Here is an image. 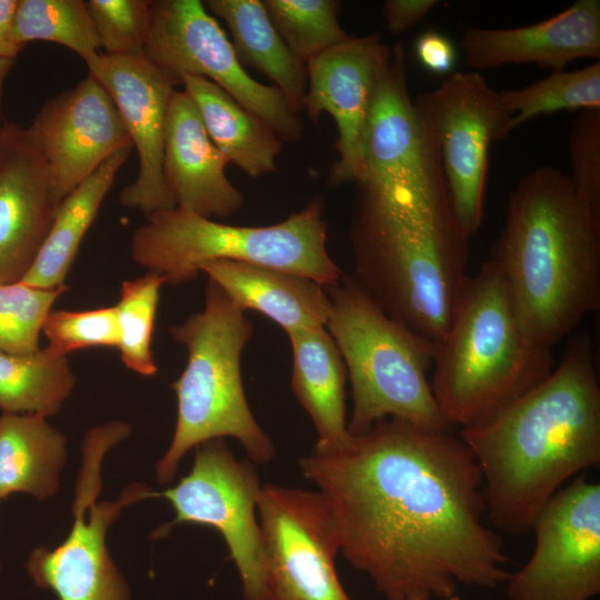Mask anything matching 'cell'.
<instances>
[{"instance_id": "6da1fadb", "label": "cell", "mask_w": 600, "mask_h": 600, "mask_svg": "<svg viewBox=\"0 0 600 600\" xmlns=\"http://www.w3.org/2000/svg\"><path fill=\"white\" fill-rule=\"evenodd\" d=\"M329 511L339 552L386 600H431L510 577L484 522L479 467L459 434L389 418L342 448L299 460Z\"/></svg>"}, {"instance_id": "7a4b0ae2", "label": "cell", "mask_w": 600, "mask_h": 600, "mask_svg": "<svg viewBox=\"0 0 600 600\" xmlns=\"http://www.w3.org/2000/svg\"><path fill=\"white\" fill-rule=\"evenodd\" d=\"M459 437L481 472L491 523L510 534L530 531L570 479L600 463V386L589 336H574L542 382Z\"/></svg>"}, {"instance_id": "3957f363", "label": "cell", "mask_w": 600, "mask_h": 600, "mask_svg": "<svg viewBox=\"0 0 600 600\" xmlns=\"http://www.w3.org/2000/svg\"><path fill=\"white\" fill-rule=\"evenodd\" d=\"M491 261L517 318L552 349L600 304V216L551 166L528 172L510 193Z\"/></svg>"}, {"instance_id": "277c9868", "label": "cell", "mask_w": 600, "mask_h": 600, "mask_svg": "<svg viewBox=\"0 0 600 600\" xmlns=\"http://www.w3.org/2000/svg\"><path fill=\"white\" fill-rule=\"evenodd\" d=\"M469 240L450 196L387 199L360 190L352 278L386 314L437 344L469 277Z\"/></svg>"}, {"instance_id": "5b68a950", "label": "cell", "mask_w": 600, "mask_h": 600, "mask_svg": "<svg viewBox=\"0 0 600 600\" xmlns=\"http://www.w3.org/2000/svg\"><path fill=\"white\" fill-rule=\"evenodd\" d=\"M554 366L552 349L523 331L501 272L489 259L468 277L434 347L430 386L446 422L466 429L498 414Z\"/></svg>"}, {"instance_id": "8992f818", "label": "cell", "mask_w": 600, "mask_h": 600, "mask_svg": "<svg viewBox=\"0 0 600 600\" xmlns=\"http://www.w3.org/2000/svg\"><path fill=\"white\" fill-rule=\"evenodd\" d=\"M203 310L169 327L188 351L187 366L172 383L177 421L171 443L156 467L160 483H170L183 456L212 439H236L254 464L276 457L271 439L253 417L243 390L241 354L253 326L212 280L206 284Z\"/></svg>"}, {"instance_id": "52a82bcc", "label": "cell", "mask_w": 600, "mask_h": 600, "mask_svg": "<svg viewBox=\"0 0 600 600\" xmlns=\"http://www.w3.org/2000/svg\"><path fill=\"white\" fill-rule=\"evenodd\" d=\"M321 197L270 226L218 222L174 207L146 214L132 234L137 264L173 286L193 281L199 266L231 260L268 266L308 277L323 287L337 284L343 272L327 250V220Z\"/></svg>"}, {"instance_id": "ba28073f", "label": "cell", "mask_w": 600, "mask_h": 600, "mask_svg": "<svg viewBox=\"0 0 600 600\" xmlns=\"http://www.w3.org/2000/svg\"><path fill=\"white\" fill-rule=\"evenodd\" d=\"M326 290L330 298L326 329L351 387L349 433L360 434L389 418L452 429L430 386L436 344L386 314L352 276L343 273Z\"/></svg>"}, {"instance_id": "9c48e42d", "label": "cell", "mask_w": 600, "mask_h": 600, "mask_svg": "<svg viewBox=\"0 0 600 600\" xmlns=\"http://www.w3.org/2000/svg\"><path fill=\"white\" fill-rule=\"evenodd\" d=\"M129 433L130 426L119 421L94 427L86 433L69 534L54 549H34L26 564L34 583L53 591L59 600L130 598L128 586L109 556L107 530L126 507L158 497V492L132 483L123 489L117 500L98 502L103 458L111 447Z\"/></svg>"}, {"instance_id": "30bf717a", "label": "cell", "mask_w": 600, "mask_h": 600, "mask_svg": "<svg viewBox=\"0 0 600 600\" xmlns=\"http://www.w3.org/2000/svg\"><path fill=\"white\" fill-rule=\"evenodd\" d=\"M143 54L182 80L202 77L226 91L286 141L300 139L303 122L274 86L254 80L231 41L199 0L151 1Z\"/></svg>"}, {"instance_id": "8fae6325", "label": "cell", "mask_w": 600, "mask_h": 600, "mask_svg": "<svg viewBox=\"0 0 600 600\" xmlns=\"http://www.w3.org/2000/svg\"><path fill=\"white\" fill-rule=\"evenodd\" d=\"M361 190L396 198L449 192L438 134L420 94L411 100L401 43L382 67L364 136Z\"/></svg>"}, {"instance_id": "7c38bea8", "label": "cell", "mask_w": 600, "mask_h": 600, "mask_svg": "<svg viewBox=\"0 0 600 600\" xmlns=\"http://www.w3.org/2000/svg\"><path fill=\"white\" fill-rule=\"evenodd\" d=\"M261 489L254 463L238 460L224 439L200 443L190 472L158 492L171 503L176 517L154 536L163 537L178 523L216 529L239 572L244 600H260L263 548L257 508Z\"/></svg>"}, {"instance_id": "4fadbf2b", "label": "cell", "mask_w": 600, "mask_h": 600, "mask_svg": "<svg viewBox=\"0 0 600 600\" xmlns=\"http://www.w3.org/2000/svg\"><path fill=\"white\" fill-rule=\"evenodd\" d=\"M257 511L263 548L260 600H351L336 570L339 543L318 491L266 484Z\"/></svg>"}, {"instance_id": "5bb4252c", "label": "cell", "mask_w": 600, "mask_h": 600, "mask_svg": "<svg viewBox=\"0 0 600 600\" xmlns=\"http://www.w3.org/2000/svg\"><path fill=\"white\" fill-rule=\"evenodd\" d=\"M532 553L506 581L509 600H590L600 592V486L576 478L541 509Z\"/></svg>"}, {"instance_id": "9a60e30c", "label": "cell", "mask_w": 600, "mask_h": 600, "mask_svg": "<svg viewBox=\"0 0 600 600\" xmlns=\"http://www.w3.org/2000/svg\"><path fill=\"white\" fill-rule=\"evenodd\" d=\"M421 96L438 134L454 214L470 239L484 217L490 147L508 136L511 114L500 92L478 71L450 73L438 88Z\"/></svg>"}, {"instance_id": "2e32d148", "label": "cell", "mask_w": 600, "mask_h": 600, "mask_svg": "<svg viewBox=\"0 0 600 600\" xmlns=\"http://www.w3.org/2000/svg\"><path fill=\"white\" fill-rule=\"evenodd\" d=\"M391 54L378 33L352 38L306 63L303 111L312 122L333 119L339 158L329 173L333 187L360 183L364 176V136L380 71Z\"/></svg>"}, {"instance_id": "e0dca14e", "label": "cell", "mask_w": 600, "mask_h": 600, "mask_svg": "<svg viewBox=\"0 0 600 600\" xmlns=\"http://www.w3.org/2000/svg\"><path fill=\"white\" fill-rule=\"evenodd\" d=\"M87 67L112 98L138 153V174L122 190L121 204L144 214L174 208L163 179V140L169 101L181 80L144 54L99 53Z\"/></svg>"}, {"instance_id": "ac0fdd59", "label": "cell", "mask_w": 600, "mask_h": 600, "mask_svg": "<svg viewBox=\"0 0 600 600\" xmlns=\"http://www.w3.org/2000/svg\"><path fill=\"white\" fill-rule=\"evenodd\" d=\"M26 131L47 162L59 203L111 156L133 148L112 98L90 76L49 99Z\"/></svg>"}, {"instance_id": "d6986e66", "label": "cell", "mask_w": 600, "mask_h": 600, "mask_svg": "<svg viewBox=\"0 0 600 600\" xmlns=\"http://www.w3.org/2000/svg\"><path fill=\"white\" fill-rule=\"evenodd\" d=\"M460 48L473 71L509 63L561 70L583 58H600V1L578 0L556 16L524 27L469 26Z\"/></svg>"}, {"instance_id": "ffe728a7", "label": "cell", "mask_w": 600, "mask_h": 600, "mask_svg": "<svg viewBox=\"0 0 600 600\" xmlns=\"http://www.w3.org/2000/svg\"><path fill=\"white\" fill-rule=\"evenodd\" d=\"M59 204L47 162L23 129L0 159V283L26 277Z\"/></svg>"}, {"instance_id": "44dd1931", "label": "cell", "mask_w": 600, "mask_h": 600, "mask_svg": "<svg viewBox=\"0 0 600 600\" xmlns=\"http://www.w3.org/2000/svg\"><path fill=\"white\" fill-rule=\"evenodd\" d=\"M228 163L191 98L177 89L169 101L163 140V179L174 206L207 218L238 212L244 198L226 176Z\"/></svg>"}, {"instance_id": "7402d4cb", "label": "cell", "mask_w": 600, "mask_h": 600, "mask_svg": "<svg viewBox=\"0 0 600 600\" xmlns=\"http://www.w3.org/2000/svg\"><path fill=\"white\" fill-rule=\"evenodd\" d=\"M243 311L254 310L274 321L286 333L326 327L330 298L314 280L268 266L231 260L199 266Z\"/></svg>"}, {"instance_id": "603a6c76", "label": "cell", "mask_w": 600, "mask_h": 600, "mask_svg": "<svg viewBox=\"0 0 600 600\" xmlns=\"http://www.w3.org/2000/svg\"><path fill=\"white\" fill-rule=\"evenodd\" d=\"M292 352L291 389L310 416L316 451L342 448L350 440L346 414L347 369L326 327L287 333Z\"/></svg>"}, {"instance_id": "cb8c5ba5", "label": "cell", "mask_w": 600, "mask_h": 600, "mask_svg": "<svg viewBox=\"0 0 600 600\" xmlns=\"http://www.w3.org/2000/svg\"><path fill=\"white\" fill-rule=\"evenodd\" d=\"M181 82L228 162L251 178L276 170L282 140L268 124L206 78L186 76Z\"/></svg>"}, {"instance_id": "d4e9b609", "label": "cell", "mask_w": 600, "mask_h": 600, "mask_svg": "<svg viewBox=\"0 0 600 600\" xmlns=\"http://www.w3.org/2000/svg\"><path fill=\"white\" fill-rule=\"evenodd\" d=\"M204 6L227 23L240 63L263 73L282 93L293 112H302L307 90L306 67L278 33L263 2L208 0Z\"/></svg>"}, {"instance_id": "484cf974", "label": "cell", "mask_w": 600, "mask_h": 600, "mask_svg": "<svg viewBox=\"0 0 600 600\" xmlns=\"http://www.w3.org/2000/svg\"><path fill=\"white\" fill-rule=\"evenodd\" d=\"M66 437L38 414L0 416V499L24 492L39 500L59 488Z\"/></svg>"}, {"instance_id": "4316f807", "label": "cell", "mask_w": 600, "mask_h": 600, "mask_svg": "<svg viewBox=\"0 0 600 600\" xmlns=\"http://www.w3.org/2000/svg\"><path fill=\"white\" fill-rule=\"evenodd\" d=\"M132 149L111 156L61 201L32 267L20 282L43 289L66 286L79 247Z\"/></svg>"}, {"instance_id": "83f0119b", "label": "cell", "mask_w": 600, "mask_h": 600, "mask_svg": "<svg viewBox=\"0 0 600 600\" xmlns=\"http://www.w3.org/2000/svg\"><path fill=\"white\" fill-rule=\"evenodd\" d=\"M76 383L68 357L47 346L28 354L0 351L2 412L56 414Z\"/></svg>"}, {"instance_id": "f1b7e54d", "label": "cell", "mask_w": 600, "mask_h": 600, "mask_svg": "<svg viewBox=\"0 0 600 600\" xmlns=\"http://www.w3.org/2000/svg\"><path fill=\"white\" fill-rule=\"evenodd\" d=\"M16 39L53 42L77 53L86 64L98 56L100 41L83 0H19Z\"/></svg>"}, {"instance_id": "f546056e", "label": "cell", "mask_w": 600, "mask_h": 600, "mask_svg": "<svg viewBox=\"0 0 600 600\" xmlns=\"http://www.w3.org/2000/svg\"><path fill=\"white\" fill-rule=\"evenodd\" d=\"M500 97L511 114L507 134L540 114L600 109V62L574 71L553 70L522 89L500 91Z\"/></svg>"}, {"instance_id": "4dcf8cb0", "label": "cell", "mask_w": 600, "mask_h": 600, "mask_svg": "<svg viewBox=\"0 0 600 600\" xmlns=\"http://www.w3.org/2000/svg\"><path fill=\"white\" fill-rule=\"evenodd\" d=\"M278 33L291 53L306 66L313 57L347 40L336 0L262 1Z\"/></svg>"}, {"instance_id": "1f68e13d", "label": "cell", "mask_w": 600, "mask_h": 600, "mask_svg": "<svg viewBox=\"0 0 600 600\" xmlns=\"http://www.w3.org/2000/svg\"><path fill=\"white\" fill-rule=\"evenodd\" d=\"M166 283L162 276L148 271L121 284L120 300L114 306L119 327L120 356L126 367L142 376L158 371L151 338L160 298Z\"/></svg>"}, {"instance_id": "d6a6232c", "label": "cell", "mask_w": 600, "mask_h": 600, "mask_svg": "<svg viewBox=\"0 0 600 600\" xmlns=\"http://www.w3.org/2000/svg\"><path fill=\"white\" fill-rule=\"evenodd\" d=\"M66 290L67 286L43 289L23 282L0 283V351L12 354L38 351L43 323Z\"/></svg>"}, {"instance_id": "836d02e7", "label": "cell", "mask_w": 600, "mask_h": 600, "mask_svg": "<svg viewBox=\"0 0 600 600\" xmlns=\"http://www.w3.org/2000/svg\"><path fill=\"white\" fill-rule=\"evenodd\" d=\"M87 7L103 53L143 54L150 28L151 1L89 0Z\"/></svg>"}, {"instance_id": "e575fe53", "label": "cell", "mask_w": 600, "mask_h": 600, "mask_svg": "<svg viewBox=\"0 0 600 600\" xmlns=\"http://www.w3.org/2000/svg\"><path fill=\"white\" fill-rule=\"evenodd\" d=\"M42 332L48 346L66 356L80 349L119 344L114 306L82 311L51 310Z\"/></svg>"}, {"instance_id": "d590c367", "label": "cell", "mask_w": 600, "mask_h": 600, "mask_svg": "<svg viewBox=\"0 0 600 600\" xmlns=\"http://www.w3.org/2000/svg\"><path fill=\"white\" fill-rule=\"evenodd\" d=\"M569 156L574 190L600 216V109L582 110L573 119Z\"/></svg>"}, {"instance_id": "8d00e7d4", "label": "cell", "mask_w": 600, "mask_h": 600, "mask_svg": "<svg viewBox=\"0 0 600 600\" xmlns=\"http://www.w3.org/2000/svg\"><path fill=\"white\" fill-rule=\"evenodd\" d=\"M414 53L421 66L436 74L450 73L457 60L453 44L438 31L420 34L414 43Z\"/></svg>"}, {"instance_id": "74e56055", "label": "cell", "mask_w": 600, "mask_h": 600, "mask_svg": "<svg viewBox=\"0 0 600 600\" xmlns=\"http://www.w3.org/2000/svg\"><path fill=\"white\" fill-rule=\"evenodd\" d=\"M438 4V0H387L382 11L389 32L396 36L403 33Z\"/></svg>"}, {"instance_id": "f35d334b", "label": "cell", "mask_w": 600, "mask_h": 600, "mask_svg": "<svg viewBox=\"0 0 600 600\" xmlns=\"http://www.w3.org/2000/svg\"><path fill=\"white\" fill-rule=\"evenodd\" d=\"M19 0H0V58L14 60L23 50L16 39V12Z\"/></svg>"}, {"instance_id": "ab89813d", "label": "cell", "mask_w": 600, "mask_h": 600, "mask_svg": "<svg viewBox=\"0 0 600 600\" xmlns=\"http://www.w3.org/2000/svg\"><path fill=\"white\" fill-rule=\"evenodd\" d=\"M23 129L14 122H3L0 126V159L16 144Z\"/></svg>"}, {"instance_id": "60d3db41", "label": "cell", "mask_w": 600, "mask_h": 600, "mask_svg": "<svg viewBox=\"0 0 600 600\" xmlns=\"http://www.w3.org/2000/svg\"><path fill=\"white\" fill-rule=\"evenodd\" d=\"M13 62L14 60L0 58V110H1V101H2V96H3L4 82L13 66Z\"/></svg>"}, {"instance_id": "b9f144b4", "label": "cell", "mask_w": 600, "mask_h": 600, "mask_svg": "<svg viewBox=\"0 0 600 600\" xmlns=\"http://www.w3.org/2000/svg\"><path fill=\"white\" fill-rule=\"evenodd\" d=\"M440 600H462V599H460L458 596L453 594V596H450L448 598L440 599Z\"/></svg>"}, {"instance_id": "7bdbcfd3", "label": "cell", "mask_w": 600, "mask_h": 600, "mask_svg": "<svg viewBox=\"0 0 600 600\" xmlns=\"http://www.w3.org/2000/svg\"><path fill=\"white\" fill-rule=\"evenodd\" d=\"M1 568V567H0Z\"/></svg>"}]
</instances>
